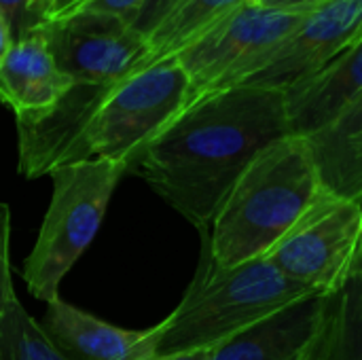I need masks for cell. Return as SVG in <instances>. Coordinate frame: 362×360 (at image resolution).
Returning a JSON list of instances; mask_svg holds the SVG:
<instances>
[{"label":"cell","mask_w":362,"mask_h":360,"mask_svg":"<svg viewBox=\"0 0 362 360\" xmlns=\"http://www.w3.org/2000/svg\"><path fill=\"white\" fill-rule=\"evenodd\" d=\"M286 136H293L286 93L235 85L193 100L132 174L202 233L246 168Z\"/></svg>","instance_id":"cell-1"},{"label":"cell","mask_w":362,"mask_h":360,"mask_svg":"<svg viewBox=\"0 0 362 360\" xmlns=\"http://www.w3.org/2000/svg\"><path fill=\"white\" fill-rule=\"evenodd\" d=\"M320 174L303 138L267 146L238 178L202 238L218 267L267 257L322 193Z\"/></svg>","instance_id":"cell-2"},{"label":"cell","mask_w":362,"mask_h":360,"mask_svg":"<svg viewBox=\"0 0 362 360\" xmlns=\"http://www.w3.org/2000/svg\"><path fill=\"white\" fill-rule=\"evenodd\" d=\"M308 295L318 293L288 280L265 257L218 267L202 238L195 278L176 310L159 323L155 356L212 350Z\"/></svg>","instance_id":"cell-3"},{"label":"cell","mask_w":362,"mask_h":360,"mask_svg":"<svg viewBox=\"0 0 362 360\" xmlns=\"http://www.w3.org/2000/svg\"><path fill=\"white\" fill-rule=\"evenodd\" d=\"M127 174L123 163L85 159L55 168L51 202L36 244L23 261V282L38 301L59 297V284L95 240L112 193Z\"/></svg>","instance_id":"cell-4"},{"label":"cell","mask_w":362,"mask_h":360,"mask_svg":"<svg viewBox=\"0 0 362 360\" xmlns=\"http://www.w3.org/2000/svg\"><path fill=\"white\" fill-rule=\"evenodd\" d=\"M191 83L176 57L123 79L83 132L76 161L106 159L136 170L153 140L187 108Z\"/></svg>","instance_id":"cell-5"},{"label":"cell","mask_w":362,"mask_h":360,"mask_svg":"<svg viewBox=\"0 0 362 360\" xmlns=\"http://www.w3.org/2000/svg\"><path fill=\"white\" fill-rule=\"evenodd\" d=\"M305 15L263 6L257 0L242 2L176 57L191 83L189 104L206 93L244 85Z\"/></svg>","instance_id":"cell-6"},{"label":"cell","mask_w":362,"mask_h":360,"mask_svg":"<svg viewBox=\"0 0 362 360\" xmlns=\"http://www.w3.org/2000/svg\"><path fill=\"white\" fill-rule=\"evenodd\" d=\"M362 238V202L322 189L312 208L265 257L310 293L331 289L352 261Z\"/></svg>","instance_id":"cell-7"},{"label":"cell","mask_w":362,"mask_h":360,"mask_svg":"<svg viewBox=\"0 0 362 360\" xmlns=\"http://www.w3.org/2000/svg\"><path fill=\"white\" fill-rule=\"evenodd\" d=\"M42 34L57 68L72 83H119L146 68V38L112 13L76 11L47 21Z\"/></svg>","instance_id":"cell-8"},{"label":"cell","mask_w":362,"mask_h":360,"mask_svg":"<svg viewBox=\"0 0 362 360\" xmlns=\"http://www.w3.org/2000/svg\"><path fill=\"white\" fill-rule=\"evenodd\" d=\"M361 38L362 0H327L305 15L244 85L286 91L320 72Z\"/></svg>","instance_id":"cell-9"},{"label":"cell","mask_w":362,"mask_h":360,"mask_svg":"<svg viewBox=\"0 0 362 360\" xmlns=\"http://www.w3.org/2000/svg\"><path fill=\"white\" fill-rule=\"evenodd\" d=\"M40 327L68 360L157 359L159 323L148 329H121L55 297L47 303Z\"/></svg>","instance_id":"cell-10"},{"label":"cell","mask_w":362,"mask_h":360,"mask_svg":"<svg viewBox=\"0 0 362 360\" xmlns=\"http://www.w3.org/2000/svg\"><path fill=\"white\" fill-rule=\"evenodd\" d=\"M299 360H362V238L341 278L318 295V314Z\"/></svg>","instance_id":"cell-11"},{"label":"cell","mask_w":362,"mask_h":360,"mask_svg":"<svg viewBox=\"0 0 362 360\" xmlns=\"http://www.w3.org/2000/svg\"><path fill=\"white\" fill-rule=\"evenodd\" d=\"M284 93L293 136L308 138L327 127L362 93V38Z\"/></svg>","instance_id":"cell-12"},{"label":"cell","mask_w":362,"mask_h":360,"mask_svg":"<svg viewBox=\"0 0 362 360\" xmlns=\"http://www.w3.org/2000/svg\"><path fill=\"white\" fill-rule=\"evenodd\" d=\"M70 85L47 47L42 28L15 40L0 62V102L15 117L51 108Z\"/></svg>","instance_id":"cell-13"},{"label":"cell","mask_w":362,"mask_h":360,"mask_svg":"<svg viewBox=\"0 0 362 360\" xmlns=\"http://www.w3.org/2000/svg\"><path fill=\"white\" fill-rule=\"evenodd\" d=\"M318 314V295H308L212 348L208 360H299Z\"/></svg>","instance_id":"cell-14"},{"label":"cell","mask_w":362,"mask_h":360,"mask_svg":"<svg viewBox=\"0 0 362 360\" xmlns=\"http://www.w3.org/2000/svg\"><path fill=\"white\" fill-rule=\"evenodd\" d=\"M303 140L322 187L333 195L362 202V93L327 127Z\"/></svg>","instance_id":"cell-15"},{"label":"cell","mask_w":362,"mask_h":360,"mask_svg":"<svg viewBox=\"0 0 362 360\" xmlns=\"http://www.w3.org/2000/svg\"><path fill=\"white\" fill-rule=\"evenodd\" d=\"M246 0H180L146 38V66L178 57Z\"/></svg>","instance_id":"cell-16"},{"label":"cell","mask_w":362,"mask_h":360,"mask_svg":"<svg viewBox=\"0 0 362 360\" xmlns=\"http://www.w3.org/2000/svg\"><path fill=\"white\" fill-rule=\"evenodd\" d=\"M0 360H68L47 337L19 297L0 316Z\"/></svg>","instance_id":"cell-17"},{"label":"cell","mask_w":362,"mask_h":360,"mask_svg":"<svg viewBox=\"0 0 362 360\" xmlns=\"http://www.w3.org/2000/svg\"><path fill=\"white\" fill-rule=\"evenodd\" d=\"M0 13L8 23L13 42L38 32L49 21L45 0H0Z\"/></svg>","instance_id":"cell-18"},{"label":"cell","mask_w":362,"mask_h":360,"mask_svg":"<svg viewBox=\"0 0 362 360\" xmlns=\"http://www.w3.org/2000/svg\"><path fill=\"white\" fill-rule=\"evenodd\" d=\"M11 208L0 202V316L8 308V303L17 297L11 276Z\"/></svg>","instance_id":"cell-19"},{"label":"cell","mask_w":362,"mask_h":360,"mask_svg":"<svg viewBox=\"0 0 362 360\" xmlns=\"http://www.w3.org/2000/svg\"><path fill=\"white\" fill-rule=\"evenodd\" d=\"M180 0H144L142 6L138 8V13L132 17L129 25L142 34L144 38L151 36V32L163 21V17L178 4Z\"/></svg>","instance_id":"cell-20"},{"label":"cell","mask_w":362,"mask_h":360,"mask_svg":"<svg viewBox=\"0 0 362 360\" xmlns=\"http://www.w3.org/2000/svg\"><path fill=\"white\" fill-rule=\"evenodd\" d=\"M144 0H87L85 4H81L76 11H93V13H112L119 15L127 21H132V17L138 13V8L142 6ZM74 11V13H76Z\"/></svg>","instance_id":"cell-21"},{"label":"cell","mask_w":362,"mask_h":360,"mask_svg":"<svg viewBox=\"0 0 362 360\" xmlns=\"http://www.w3.org/2000/svg\"><path fill=\"white\" fill-rule=\"evenodd\" d=\"M257 2H261L263 6H272V8H280L288 13H312L327 0H257Z\"/></svg>","instance_id":"cell-22"},{"label":"cell","mask_w":362,"mask_h":360,"mask_svg":"<svg viewBox=\"0 0 362 360\" xmlns=\"http://www.w3.org/2000/svg\"><path fill=\"white\" fill-rule=\"evenodd\" d=\"M87 0H47V19H62L70 13H74L81 4Z\"/></svg>","instance_id":"cell-23"},{"label":"cell","mask_w":362,"mask_h":360,"mask_svg":"<svg viewBox=\"0 0 362 360\" xmlns=\"http://www.w3.org/2000/svg\"><path fill=\"white\" fill-rule=\"evenodd\" d=\"M11 47H13V36H11V30H8V23H6L4 15L0 13V62L6 57Z\"/></svg>","instance_id":"cell-24"},{"label":"cell","mask_w":362,"mask_h":360,"mask_svg":"<svg viewBox=\"0 0 362 360\" xmlns=\"http://www.w3.org/2000/svg\"><path fill=\"white\" fill-rule=\"evenodd\" d=\"M210 350H197V352H182V354H172V356H159L155 360H208Z\"/></svg>","instance_id":"cell-25"},{"label":"cell","mask_w":362,"mask_h":360,"mask_svg":"<svg viewBox=\"0 0 362 360\" xmlns=\"http://www.w3.org/2000/svg\"><path fill=\"white\" fill-rule=\"evenodd\" d=\"M45 4H47V0H45Z\"/></svg>","instance_id":"cell-26"}]
</instances>
